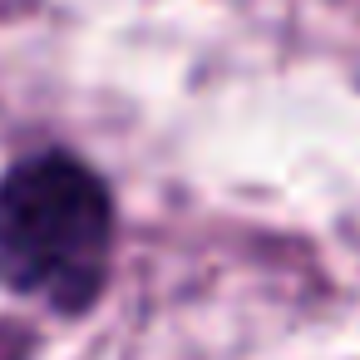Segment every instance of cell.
Instances as JSON below:
<instances>
[{
  "label": "cell",
  "instance_id": "1",
  "mask_svg": "<svg viewBox=\"0 0 360 360\" xmlns=\"http://www.w3.org/2000/svg\"><path fill=\"white\" fill-rule=\"evenodd\" d=\"M114 198L75 153H35L0 173V286L50 311H89L109 281Z\"/></svg>",
  "mask_w": 360,
  "mask_h": 360
}]
</instances>
